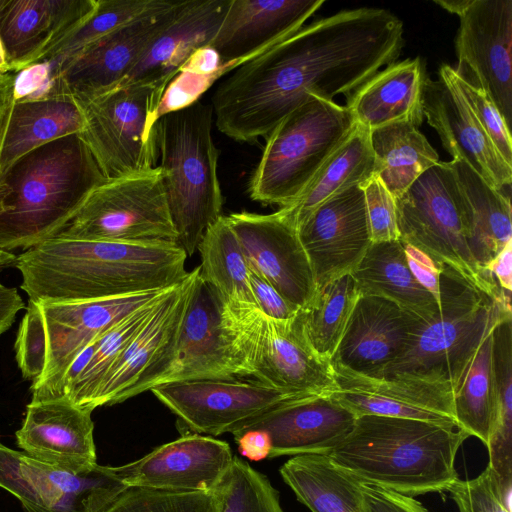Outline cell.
I'll use <instances>...</instances> for the list:
<instances>
[{
  "label": "cell",
  "instance_id": "cell-1",
  "mask_svg": "<svg viewBox=\"0 0 512 512\" xmlns=\"http://www.w3.org/2000/svg\"><path fill=\"white\" fill-rule=\"evenodd\" d=\"M176 242H114L54 236L15 261L35 303H71L161 291L187 275Z\"/></svg>",
  "mask_w": 512,
  "mask_h": 512
},
{
  "label": "cell",
  "instance_id": "cell-2",
  "mask_svg": "<svg viewBox=\"0 0 512 512\" xmlns=\"http://www.w3.org/2000/svg\"><path fill=\"white\" fill-rule=\"evenodd\" d=\"M107 180L79 134L25 154L0 177V249L54 237Z\"/></svg>",
  "mask_w": 512,
  "mask_h": 512
},
{
  "label": "cell",
  "instance_id": "cell-3",
  "mask_svg": "<svg viewBox=\"0 0 512 512\" xmlns=\"http://www.w3.org/2000/svg\"><path fill=\"white\" fill-rule=\"evenodd\" d=\"M468 437L455 424L364 415L327 455L363 482L413 497L448 491Z\"/></svg>",
  "mask_w": 512,
  "mask_h": 512
},
{
  "label": "cell",
  "instance_id": "cell-4",
  "mask_svg": "<svg viewBox=\"0 0 512 512\" xmlns=\"http://www.w3.org/2000/svg\"><path fill=\"white\" fill-rule=\"evenodd\" d=\"M510 319L511 295L491 296L442 266L438 313L418 318L402 354L374 377L409 374L447 382L456 391L482 340Z\"/></svg>",
  "mask_w": 512,
  "mask_h": 512
},
{
  "label": "cell",
  "instance_id": "cell-5",
  "mask_svg": "<svg viewBox=\"0 0 512 512\" xmlns=\"http://www.w3.org/2000/svg\"><path fill=\"white\" fill-rule=\"evenodd\" d=\"M211 105L195 104L160 117L155 124L161 169L177 243L194 254L207 229L222 216Z\"/></svg>",
  "mask_w": 512,
  "mask_h": 512
},
{
  "label": "cell",
  "instance_id": "cell-6",
  "mask_svg": "<svg viewBox=\"0 0 512 512\" xmlns=\"http://www.w3.org/2000/svg\"><path fill=\"white\" fill-rule=\"evenodd\" d=\"M355 124L346 106L309 97L266 137L248 184L251 199L280 208L293 204Z\"/></svg>",
  "mask_w": 512,
  "mask_h": 512
},
{
  "label": "cell",
  "instance_id": "cell-7",
  "mask_svg": "<svg viewBox=\"0 0 512 512\" xmlns=\"http://www.w3.org/2000/svg\"><path fill=\"white\" fill-rule=\"evenodd\" d=\"M400 240L494 296L511 295L476 266L468 246L470 208L448 162L440 161L395 199Z\"/></svg>",
  "mask_w": 512,
  "mask_h": 512
},
{
  "label": "cell",
  "instance_id": "cell-8",
  "mask_svg": "<svg viewBox=\"0 0 512 512\" xmlns=\"http://www.w3.org/2000/svg\"><path fill=\"white\" fill-rule=\"evenodd\" d=\"M222 311L240 376H253L274 389L300 396L329 395L336 390L331 361L313 349L297 314L279 321L256 306L222 304Z\"/></svg>",
  "mask_w": 512,
  "mask_h": 512
},
{
  "label": "cell",
  "instance_id": "cell-9",
  "mask_svg": "<svg viewBox=\"0 0 512 512\" xmlns=\"http://www.w3.org/2000/svg\"><path fill=\"white\" fill-rule=\"evenodd\" d=\"M57 237L114 242H176L161 169L109 179L95 188Z\"/></svg>",
  "mask_w": 512,
  "mask_h": 512
},
{
  "label": "cell",
  "instance_id": "cell-10",
  "mask_svg": "<svg viewBox=\"0 0 512 512\" xmlns=\"http://www.w3.org/2000/svg\"><path fill=\"white\" fill-rule=\"evenodd\" d=\"M160 101L148 84L119 85L76 101L85 120L79 136L108 180L157 166L154 116Z\"/></svg>",
  "mask_w": 512,
  "mask_h": 512
},
{
  "label": "cell",
  "instance_id": "cell-11",
  "mask_svg": "<svg viewBox=\"0 0 512 512\" xmlns=\"http://www.w3.org/2000/svg\"><path fill=\"white\" fill-rule=\"evenodd\" d=\"M199 276L200 268L196 267L161 296L101 383L92 403L93 410L151 390L169 373Z\"/></svg>",
  "mask_w": 512,
  "mask_h": 512
},
{
  "label": "cell",
  "instance_id": "cell-12",
  "mask_svg": "<svg viewBox=\"0 0 512 512\" xmlns=\"http://www.w3.org/2000/svg\"><path fill=\"white\" fill-rule=\"evenodd\" d=\"M181 1L161 2L86 46L48 76L44 94L82 101L123 82L150 41L173 19Z\"/></svg>",
  "mask_w": 512,
  "mask_h": 512
},
{
  "label": "cell",
  "instance_id": "cell-13",
  "mask_svg": "<svg viewBox=\"0 0 512 512\" xmlns=\"http://www.w3.org/2000/svg\"><path fill=\"white\" fill-rule=\"evenodd\" d=\"M150 391L191 431L212 436L233 434L280 405L309 398L235 378L169 382Z\"/></svg>",
  "mask_w": 512,
  "mask_h": 512
},
{
  "label": "cell",
  "instance_id": "cell-14",
  "mask_svg": "<svg viewBox=\"0 0 512 512\" xmlns=\"http://www.w3.org/2000/svg\"><path fill=\"white\" fill-rule=\"evenodd\" d=\"M0 487L26 512H98L126 486L111 466L74 473L41 462L0 442Z\"/></svg>",
  "mask_w": 512,
  "mask_h": 512
},
{
  "label": "cell",
  "instance_id": "cell-15",
  "mask_svg": "<svg viewBox=\"0 0 512 512\" xmlns=\"http://www.w3.org/2000/svg\"><path fill=\"white\" fill-rule=\"evenodd\" d=\"M457 16L454 70L489 96L511 128L512 1L466 0Z\"/></svg>",
  "mask_w": 512,
  "mask_h": 512
},
{
  "label": "cell",
  "instance_id": "cell-16",
  "mask_svg": "<svg viewBox=\"0 0 512 512\" xmlns=\"http://www.w3.org/2000/svg\"><path fill=\"white\" fill-rule=\"evenodd\" d=\"M250 271L271 284L288 302L304 308L317 285L297 226L280 208L271 214L238 212L226 216Z\"/></svg>",
  "mask_w": 512,
  "mask_h": 512
},
{
  "label": "cell",
  "instance_id": "cell-17",
  "mask_svg": "<svg viewBox=\"0 0 512 512\" xmlns=\"http://www.w3.org/2000/svg\"><path fill=\"white\" fill-rule=\"evenodd\" d=\"M165 290L92 301L37 303L46 331L47 357L42 377L32 383V401L58 399L63 375L73 359L91 341Z\"/></svg>",
  "mask_w": 512,
  "mask_h": 512
},
{
  "label": "cell",
  "instance_id": "cell-18",
  "mask_svg": "<svg viewBox=\"0 0 512 512\" xmlns=\"http://www.w3.org/2000/svg\"><path fill=\"white\" fill-rule=\"evenodd\" d=\"M337 388L331 396L356 417L378 415L456 424L453 386L447 382L395 374L374 377L332 364Z\"/></svg>",
  "mask_w": 512,
  "mask_h": 512
},
{
  "label": "cell",
  "instance_id": "cell-19",
  "mask_svg": "<svg viewBox=\"0 0 512 512\" xmlns=\"http://www.w3.org/2000/svg\"><path fill=\"white\" fill-rule=\"evenodd\" d=\"M297 232L317 287L351 274L372 244L362 187L322 203L298 224Z\"/></svg>",
  "mask_w": 512,
  "mask_h": 512
},
{
  "label": "cell",
  "instance_id": "cell-20",
  "mask_svg": "<svg viewBox=\"0 0 512 512\" xmlns=\"http://www.w3.org/2000/svg\"><path fill=\"white\" fill-rule=\"evenodd\" d=\"M233 457L228 443L195 433L112 470L125 486L214 492Z\"/></svg>",
  "mask_w": 512,
  "mask_h": 512
},
{
  "label": "cell",
  "instance_id": "cell-21",
  "mask_svg": "<svg viewBox=\"0 0 512 512\" xmlns=\"http://www.w3.org/2000/svg\"><path fill=\"white\" fill-rule=\"evenodd\" d=\"M324 0H231L208 46L221 58L222 76L285 40Z\"/></svg>",
  "mask_w": 512,
  "mask_h": 512
},
{
  "label": "cell",
  "instance_id": "cell-22",
  "mask_svg": "<svg viewBox=\"0 0 512 512\" xmlns=\"http://www.w3.org/2000/svg\"><path fill=\"white\" fill-rule=\"evenodd\" d=\"M97 0H0V42L10 73L37 65L82 24Z\"/></svg>",
  "mask_w": 512,
  "mask_h": 512
},
{
  "label": "cell",
  "instance_id": "cell-23",
  "mask_svg": "<svg viewBox=\"0 0 512 512\" xmlns=\"http://www.w3.org/2000/svg\"><path fill=\"white\" fill-rule=\"evenodd\" d=\"M91 410L67 399L31 401L16 441L24 453L57 468L82 473L97 465Z\"/></svg>",
  "mask_w": 512,
  "mask_h": 512
},
{
  "label": "cell",
  "instance_id": "cell-24",
  "mask_svg": "<svg viewBox=\"0 0 512 512\" xmlns=\"http://www.w3.org/2000/svg\"><path fill=\"white\" fill-rule=\"evenodd\" d=\"M240 376L222 303L201 276L180 330L175 359L160 384Z\"/></svg>",
  "mask_w": 512,
  "mask_h": 512
},
{
  "label": "cell",
  "instance_id": "cell-25",
  "mask_svg": "<svg viewBox=\"0 0 512 512\" xmlns=\"http://www.w3.org/2000/svg\"><path fill=\"white\" fill-rule=\"evenodd\" d=\"M422 112L453 160L468 164L496 190L511 186L512 165L501 156L460 96L441 78H426Z\"/></svg>",
  "mask_w": 512,
  "mask_h": 512
},
{
  "label": "cell",
  "instance_id": "cell-26",
  "mask_svg": "<svg viewBox=\"0 0 512 512\" xmlns=\"http://www.w3.org/2000/svg\"><path fill=\"white\" fill-rule=\"evenodd\" d=\"M356 418L329 394L280 405L233 435L253 429L265 431L271 440L270 458L327 454L350 433Z\"/></svg>",
  "mask_w": 512,
  "mask_h": 512
},
{
  "label": "cell",
  "instance_id": "cell-27",
  "mask_svg": "<svg viewBox=\"0 0 512 512\" xmlns=\"http://www.w3.org/2000/svg\"><path fill=\"white\" fill-rule=\"evenodd\" d=\"M230 1H181L173 19L150 41L136 65L119 85L148 84L162 98L167 85L188 58L197 49L209 45Z\"/></svg>",
  "mask_w": 512,
  "mask_h": 512
},
{
  "label": "cell",
  "instance_id": "cell-28",
  "mask_svg": "<svg viewBox=\"0 0 512 512\" xmlns=\"http://www.w3.org/2000/svg\"><path fill=\"white\" fill-rule=\"evenodd\" d=\"M417 319L389 300L360 295L331 364L378 376L402 354Z\"/></svg>",
  "mask_w": 512,
  "mask_h": 512
},
{
  "label": "cell",
  "instance_id": "cell-29",
  "mask_svg": "<svg viewBox=\"0 0 512 512\" xmlns=\"http://www.w3.org/2000/svg\"><path fill=\"white\" fill-rule=\"evenodd\" d=\"M421 58L394 62L347 97L355 122L369 131L398 122L422 124V92L426 80Z\"/></svg>",
  "mask_w": 512,
  "mask_h": 512
},
{
  "label": "cell",
  "instance_id": "cell-30",
  "mask_svg": "<svg viewBox=\"0 0 512 512\" xmlns=\"http://www.w3.org/2000/svg\"><path fill=\"white\" fill-rule=\"evenodd\" d=\"M83 112L70 96L14 98L0 137V177L19 158L54 140L80 134Z\"/></svg>",
  "mask_w": 512,
  "mask_h": 512
},
{
  "label": "cell",
  "instance_id": "cell-31",
  "mask_svg": "<svg viewBox=\"0 0 512 512\" xmlns=\"http://www.w3.org/2000/svg\"><path fill=\"white\" fill-rule=\"evenodd\" d=\"M351 276L360 295L389 300L424 321L438 313L434 297L412 275L400 240L372 243Z\"/></svg>",
  "mask_w": 512,
  "mask_h": 512
},
{
  "label": "cell",
  "instance_id": "cell-32",
  "mask_svg": "<svg viewBox=\"0 0 512 512\" xmlns=\"http://www.w3.org/2000/svg\"><path fill=\"white\" fill-rule=\"evenodd\" d=\"M280 475L311 512H370L361 491L363 481L325 453L293 456L281 466Z\"/></svg>",
  "mask_w": 512,
  "mask_h": 512
},
{
  "label": "cell",
  "instance_id": "cell-33",
  "mask_svg": "<svg viewBox=\"0 0 512 512\" xmlns=\"http://www.w3.org/2000/svg\"><path fill=\"white\" fill-rule=\"evenodd\" d=\"M469 204L468 246L482 273L484 267L512 241L511 201L503 191L488 185L468 164L448 162Z\"/></svg>",
  "mask_w": 512,
  "mask_h": 512
},
{
  "label": "cell",
  "instance_id": "cell-34",
  "mask_svg": "<svg viewBox=\"0 0 512 512\" xmlns=\"http://www.w3.org/2000/svg\"><path fill=\"white\" fill-rule=\"evenodd\" d=\"M374 176V154L370 131L355 124L354 128L318 170L298 199L282 207L296 226L318 206L333 196L362 185Z\"/></svg>",
  "mask_w": 512,
  "mask_h": 512
},
{
  "label": "cell",
  "instance_id": "cell-35",
  "mask_svg": "<svg viewBox=\"0 0 512 512\" xmlns=\"http://www.w3.org/2000/svg\"><path fill=\"white\" fill-rule=\"evenodd\" d=\"M376 176L396 199L425 171L440 162L438 153L409 122L370 131Z\"/></svg>",
  "mask_w": 512,
  "mask_h": 512
},
{
  "label": "cell",
  "instance_id": "cell-36",
  "mask_svg": "<svg viewBox=\"0 0 512 512\" xmlns=\"http://www.w3.org/2000/svg\"><path fill=\"white\" fill-rule=\"evenodd\" d=\"M197 249L201 256L200 276L222 304L256 306L250 288V269L226 216L207 229Z\"/></svg>",
  "mask_w": 512,
  "mask_h": 512
},
{
  "label": "cell",
  "instance_id": "cell-37",
  "mask_svg": "<svg viewBox=\"0 0 512 512\" xmlns=\"http://www.w3.org/2000/svg\"><path fill=\"white\" fill-rule=\"evenodd\" d=\"M360 296L351 274L317 287L312 300L297 316L313 349L332 360Z\"/></svg>",
  "mask_w": 512,
  "mask_h": 512
},
{
  "label": "cell",
  "instance_id": "cell-38",
  "mask_svg": "<svg viewBox=\"0 0 512 512\" xmlns=\"http://www.w3.org/2000/svg\"><path fill=\"white\" fill-rule=\"evenodd\" d=\"M167 290L128 314L92 341L93 351L89 361L66 392L64 399L78 407L93 411L92 403L104 378Z\"/></svg>",
  "mask_w": 512,
  "mask_h": 512
},
{
  "label": "cell",
  "instance_id": "cell-39",
  "mask_svg": "<svg viewBox=\"0 0 512 512\" xmlns=\"http://www.w3.org/2000/svg\"><path fill=\"white\" fill-rule=\"evenodd\" d=\"M492 332L480 343L454 394L457 427L485 445L494 415Z\"/></svg>",
  "mask_w": 512,
  "mask_h": 512
},
{
  "label": "cell",
  "instance_id": "cell-40",
  "mask_svg": "<svg viewBox=\"0 0 512 512\" xmlns=\"http://www.w3.org/2000/svg\"><path fill=\"white\" fill-rule=\"evenodd\" d=\"M161 0H97L92 14L37 64L44 81L89 44L157 6Z\"/></svg>",
  "mask_w": 512,
  "mask_h": 512
},
{
  "label": "cell",
  "instance_id": "cell-41",
  "mask_svg": "<svg viewBox=\"0 0 512 512\" xmlns=\"http://www.w3.org/2000/svg\"><path fill=\"white\" fill-rule=\"evenodd\" d=\"M214 493L218 512H284L269 479L238 457Z\"/></svg>",
  "mask_w": 512,
  "mask_h": 512
},
{
  "label": "cell",
  "instance_id": "cell-42",
  "mask_svg": "<svg viewBox=\"0 0 512 512\" xmlns=\"http://www.w3.org/2000/svg\"><path fill=\"white\" fill-rule=\"evenodd\" d=\"M98 512H218L214 492L126 486Z\"/></svg>",
  "mask_w": 512,
  "mask_h": 512
},
{
  "label": "cell",
  "instance_id": "cell-43",
  "mask_svg": "<svg viewBox=\"0 0 512 512\" xmlns=\"http://www.w3.org/2000/svg\"><path fill=\"white\" fill-rule=\"evenodd\" d=\"M439 78L460 96L501 156L512 165L510 127L489 96L482 89L460 77L454 68L447 64L440 67Z\"/></svg>",
  "mask_w": 512,
  "mask_h": 512
},
{
  "label": "cell",
  "instance_id": "cell-44",
  "mask_svg": "<svg viewBox=\"0 0 512 512\" xmlns=\"http://www.w3.org/2000/svg\"><path fill=\"white\" fill-rule=\"evenodd\" d=\"M511 490L487 466L476 478L456 480L448 492L459 512H511Z\"/></svg>",
  "mask_w": 512,
  "mask_h": 512
},
{
  "label": "cell",
  "instance_id": "cell-45",
  "mask_svg": "<svg viewBox=\"0 0 512 512\" xmlns=\"http://www.w3.org/2000/svg\"><path fill=\"white\" fill-rule=\"evenodd\" d=\"M15 350L22 376L37 382L46 367L47 338L40 307L31 300L19 325Z\"/></svg>",
  "mask_w": 512,
  "mask_h": 512
},
{
  "label": "cell",
  "instance_id": "cell-46",
  "mask_svg": "<svg viewBox=\"0 0 512 512\" xmlns=\"http://www.w3.org/2000/svg\"><path fill=\"white\" fill-rule=\"evenodd\" d=\"M361 187L372 243L400 240L395 198L376 176Z\"/></svg>",
  "mask_w": 512,
  "mask_h": 512
},
{
  "label": "cell",
  "instance_id": "cell-47",
  "mask_svg": "<svg viewBox=\"0 0 512 512\" xmlns=\"http://www.w3.org/2000/svg\"><path fill=\"white\" fill-rule=\"evenodd\" d=\"M361 491L370 512H430L414 497L377 484L362 482Z\"/></svg>",
  "mask_w": 512,
  "mask_h": 512
},
{
  "label": "cell",
  "instance_id": "cell-48",
  "mask_svg": "<svg viewBox=\"0 0 512 512\" xmlns=\"http://www.w3.org/2000/svg\"><path fill=\"white\" fill-rule=\"evenodd\" d=\"M250 288L256 306L267 317L286 321L294 318L299 309L288 302L271 284L250 271Z\"/></svg>",
  "mask_w": 512,
  "mask_h": 512
},
{
  "label": "cell",
  "instance_id": "cell-49",
  "mask_svg": "<svg viewBox=\"0 0 512 512\" xmlns=\"http://www.w3.org/2000/svg\"><path fill=\"white\" fill-rule=\"evenodd\" d=\"M402 244L412 275L434 297L439 306L441 267L419 249L404 242Z\"/></svg>",
  "mask_w": 512,
  "mask_h": 512
},
{
  "label": "cell",
  "instance_id": "cell-50",
  "mask_svg": "<svg viewBox=\"0 0 512 512\" xmlns=\"http://www.w3.org/2000/svg\"><path fill=\"white\" fill-rule=\"evenodd\" d=\"M221 58L210 46L197 49L181 67L193 73L208 76L213 83L222 77Z\"/></svg>",
  "mask_w": 512,
  "mask_h": 512
},
{
  "label": "cell",
  "instance_id": "cell-51",
  "mask_svg": "<svg viewBox=\"0 0 512 512\" xmlns=\"http://www.w3.org/2000/svg\"><path fill=\"white\" fill-rule=\"evenodd\" d=\"M238 444L239 452L253 461H259L269 457L271 451V440L263 430H247L234 434Z\"/></svg>",
  "mask_w": 512,
  "mask_h": 512
},
{
  "label": "cell",
  "instance_id": "cell-52",
  "mask_svg": "<svg viewBox=\"0 0 512 512\" xmlns=\"http://www.w3.org/2000/svg\"><path fill=\"white\" fill-rule=\"evenodd\" d=\"M24 308V301L17 289L0 283V335L12 326L16 315Z\"/></svg>",
  "mask_w": 512,
  "mask_h": 512
},
{
  "label": "cell",
  "instance_id": "cell-53",
  "mask_svg": "<svg viewBox=\"0 0 512 512\" xmlns=\"http://www.w3.org/2000/svg\"><path fill=\"white\" fill-rule=\"evenodd\" d=\"M498 285L512 292V241L509 242L485 267Z\"/></svg>",
  "mask_w": 512,
  "mask_h": 512
},
{
  "label": "cell",
  "instance_id": "cell-54",
  "mask_svg": "<svg viewBox=\"0 0 512 512\" xmlns=\"http://www.w3.org/2000/svg\"><path fill=\"white\" fill-rule=\"evenodd\" d=\"M16 74L7 73L0 76V137L15 98Z\"/></svg>",
  "mask_w": 512,
  "mask_h": 512
},
{
  "label": "cell",
  "instance_id": "cell-55",
  "mask_svg": "<svg viewBox=\"0 0 512 512\" xmlns=\"http://www.w3.org/2000/svg\"><path fill=\"white\" fill-rule=\"evenodd\" d=\"M17 256L9 251L0 249V269L15 264Z\"/></svg>",
  "mask_w": 512,
  "mask_h": 512
},
{
  "label": "cell",
  "instance_id": "cell-56",
  "mask_svg": "<svg viewBox=\"0 0 512 512\" xmlns=\"http://www.w3.org/2000/svg\"><path fill=\"white\" fill-rule=\"evenodd\" d=\"M7 73H10V72H9V68L6 63L5 55H4L3 48H2V45L0 42V76L7 74Z\"/></svg>",
  "mask_w": 512,
  "mask_h": 512
},
{
  "label": "cell",
  "instance_id": "cell-57",
  "mask_svg": "<svg viewBox=\"0 0 512 512\" xmlns=\"http://www.w3.org/2000/svg\"><path fill=\"white\" fill-rule=\"evenodd\" d=\"M495 418H512V417H495Z\"/></svg>",
  "mask_w": 512,
  "mask_h": 512
}]
</instances>
